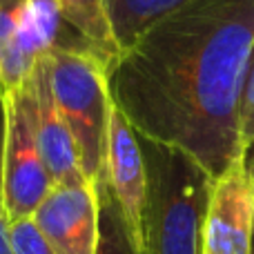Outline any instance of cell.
<instances>
[{
    "mask_svg": "<svg viewBox=\"0 0 254 254\" xmlns=\"http://www.w3.org/2000/svg\"><path fill=\"white\" fill-rule=\"evenodd\" d=\"M252 43L254 0H185L123 52L112 101L138 136L219 179L243 156L239 96Z\"/></svg>",
    "mask_w": 254,
    "mask_h": 254,
    "instance_id": "obj_1",
    "label": "cell"
},
{
    "mask_svg": "<svg viewBox=\"0 0 254 254\" xmlns=\"http://www.w3.org/2000/svg\"><path fill=\"white\" fill-rule=\"evenodd\" d=\"M147 172L143 254H201L212 179L185 152L138 136Z\"/></svg>",
    "mask_w": 254,
    "mask_h": 254,
    "instance_id": "obj_2",
    "label": "cell"
},
{
    "mask_svg": "<svg viewBox=\"0 0 254 254\" xmlns=\"http://www.w3.org/2000/svg\"><path fill=\"white\" fill-rule=\"evenodd\" d=\"M45 56L54 98L74 136L83 174L96 183L105 174L107 131L114 107L110 74L92 54L52 49Z\"/></svg>",
    "mask_w": 254,
    "mask_h": 254,
    "instance_id": "obj_3",
    "label": "cell"
},
{
    "mask_svg": "<svg viewBox=\"0 0 254 254\" xmlns=\"http://www.w3.org/2000/svg\"><path fill=\"white\" fill-rule=\"evenodd\" d=\"M7 114V143H4L2 203L9 221L34 216L52 190V176L40 156L34 123V98L29 83L20 89L2 94Z\"/></svg>",
    "mask_w": 254,
    "mask_h": 254,
    "instance_id": "obj_4",
    "label": "cell"
},
{
    "mask_svg": "<svg viewBox=\"0 0 254 254\" xmlns=\"http://www.w3.org/2000/svg\"><path fill=\"white\" fill-rule=\"evenodd\" d=\"M252 239L254 179L241 156L212 183L201 254H252Z\"/></svg>",
    "mask_w": 254,
    "mask_h": 254,
    "instance_id": "obj_5",
    "label": "cell"
},
{
    "mask_svg": "<svg viewBox=\"0 0 254 254\" xmlns=\"http://www.w3.org/2000/svg\"><path fill=\"white\" fill-rule=\"evenodd\" d=\"M31 219L56 254H96L101 232L96 183L52 185Z\"/></svg>",
    "mask_w": 254,
    "mask_h": 254,
    "instance_id": "obj_6",
    "label": "cell"
},
{
    "mask_svg": "<svg viewBox=\"0 0 254 254\" xmlns=\"http://www.w3.org/2000/svg\"><path fill=\"white\" fill-rule=\"evenodd\" d=\"M105 181L123 210L127 225L143 250V210L147 172L136 129L119 107H112L105 152Z\"/></svg>",
    "mask_w": 254,
    "mask_h": 254,
    "instance_id": "obj_7",
    "label": "cell"
},
{
    "mask_svg": "<svg viewBox=\"0 0 254 254\" xmlns=\"http://www.w3.org/2000/svg\"><path fill=\"white\" fill-rule=\"evenodd\" d=\"M27 83H29L31 98H34L36 138H38L40 156H43L45 167L52 176V183L67 185L89 181L83 174V167H80L74 136L63 121V114L56 105V98H54L47 56L38 58Z\"/></svg>",
    "mask_w": 254,
    "mask_h": 254,
    "instance_id": "obj_8",
    "label": "cell"
},
{
    "mask_svg": "<svg viewBox=\"0 0 254 254\" xmlns=\"http://www.w3.org/2000/svg\"><path fill=\"white\" fill-rule=\"evenodd\" d=\"M56 2L63 20L92 47L101 65L112 76L123 52L116 43L107 0H56Z\"/></svg>",
    "mask_w": 254,
    "mask_h": 254,
    "instance_id": "obj_9",
    "label": "cell"
},
{
    "mask_svg": "<svg viewBox=\"0 0 254 254\" xmlns=\"http://www.w3.org/2000/svg\"><path fill=\"white\" fill-rule=\"evenodd\" d=\"M183 2L185 0H107L121 52H127L149 25Z\"/></svg>",
    "mask_w": 254,
    "mask_h": 254,
    "instance_id": "obj_10",
    "label": "cell"
},
{
    "mask_svg": "<svg viewBox=\"0 0 254 254\" xmlns=\"http://www.w3.org/2000/svg\"><path fill=\"white\" fill-rule=\"evenodd\" d=\"M96 190L98 201H101V232H98L96 254H143L138 241L127 225L119 201L107 185L105 174L101 181H96Z\"/></svg>",
    "mask_w": 254,
    "mask_h": 254,
    "instance_id": "obj_11",
    "label": "cell"
},
{
    "mask_svg": "<svg viewBox=\"0 0 254 254\" xmlns=\"http://www.w3.org/2000/svg\"><path fill=\"white\" fill-rule=\"evenodd\" d=\"M239 140L243 152L254 143V43L248 56L241 96H239Z\"/></svg>",
    "mask_w": 254,
    "mask_h": 254,
    "instance_id": "obj_12",
    "label": "cell"
},
{
    "mask_svg": "<svg viewBox=\"0 0 254 254\" xmlns=\"http://www.w3.org/2000/svg\"><path fill=\"white\" fill-rule=\"evenodd\" d=\"M11 248L13 254H56L31 216L11 221Z\"/></svg>",
    "mask_w": 254,
    "mask_h": 254,
    "instance_id": "obj_13",
    "label": "cell"
},
{
    "mask_svg": "<svg viewBox=\"0 0 254 254\" xmlns=\"http://www.w3.org/2000/svg\"><path fill=\"white\" fill-rule=\"evenodd\" d=\"M27 7H29V0H0V56L16 38V31L22 25Z\"/></svg>",
    "mask_w": 254,
    "mask_h": 254,
    "instance_id": "obj_14",
    "label": "cell"
},
{
    "mask_svg": "<svg viewBox=\"0 0 254 254\" xmlns=\"http://www.w3.org/2000/svg\"><path fill=\"white\" fill-rule=\"evenodd\" d=\"M0 254H13L11 248V221L4 210L2 196H0Z\"/></svg>",
    "mask_w": 254,
    "mask_h": 254,
    "instance_id": "obj_15",
    "label": "cell"
},
{
    "mask_svg": "<svg viewBox=\"0 0 254 254\" xmlns=\"http://www.w3.org/2000/svg\"><path fill=\"white\" fill-rule=\"evenodd\" d=\"M4 143H7V114H4V98H0V196H2L4 176Z\"/></svg>",
    "mask_w": 254,
    "mask_h": 254,
    "instance_id": "obj_16",
    "label": "cell"
},
{
    "mask_svg": "<svg viewBox=\"0 0 254 254\" xmlns=\"http://www.w3.org/2000/svg\"><path fill=\"white\" fill-rule=\"evenodd\" d=\"M243 158H246V165H248V170H250V174L254 179V143L243 152Z\"/></svg>",
    "mask_w": 254,
    "mask_h": 254,
    "instance_id": "obj_17",
    "label": "cell"
},
{
    "mask_svg": "<svg viewBox=\"0 0 254 254\" xmlns=\"http://www.w3.org/2000/svg\"><path fill=\"white\" fill-rule=\"evenodd\" d=\"M0 98H2V83H0Z\"/></svg>",
    "mask_w": 254,
    "mask_h": 254,
    "instance_id": "obj_18",
    "label": "cell"
},
{
    "mask_svg": "<svg viewBox=\"0 0 254 254\" xmlns=\"http://www.w3.org/2000/svg\"><path fill=\"white\" fill-rule=\"evenodd\" d=\"M252 254H254V239H252Z\"/></svg>",
    "mask_w": 254,
    "mask_h": 254,
    "instance_id": "obj_19",
    "label": "cell"
}]
</instances>
